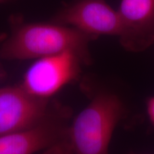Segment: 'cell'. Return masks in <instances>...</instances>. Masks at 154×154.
<instances>
[{
	"label": "cell",
	"mask_w": 154,
	"mask_h": 154,
	"mask_svg": "<svg viewBox=\"0 0 154 154\" xmlns=\"http://www.w3.org/2000/svg\"><path fill=\"white\" fill-rule=\"evenodd\" d=\"M11 33L0 46V57L7 60L39 59L72 51L89 64V43L96 38L80 30L56 22H21L12 17Z\"/></svg>",
	"instance_id": "6da1fadb"
},
{
	"label": "cell",
	"mask_w": 154,
	"mask_h": 154,
	"mask_svg": "<svg viewBox=\"0 0 154 154\" xmlns=\"http://www.w3.org/2000/svg\"><path fill=\"white\" fill-rule=\"evenodd\" d=\"M128 112L117 94L106 89L96 91L69 132L73 154H109L113 132Z\"/></svg>",
	"instance_id": "7a4b0ae2"
},
{
	"label": "cell",
	"mask_w": 154,
	"mask_h": 154,
	"mask_svg": "<svg viewBox=\"0 0 154 154\" xmlns=\"http://www.w3.org/2000/svg\"><path fill=\"white\" fill-rule=\"evenodd\" d=\"M53 22L73 27L97 38L114 36L123 39L125 24L118 10L105 0H77L58 11Z\"/></svg>",
	"instance_id": "3957f363"
},
{
	"label": "cell",
	"mask_w": 154,
	"mask_h": 154,
	"mask_svg": "<svg viewBox=\"0 0 154 154\" xmlns=\"http://www.w3.org/2000/svg\"><path fill=\"white\" fill-rule=\"evenodd\" d=\"M81 64L85 63L72 51L39 58L26 70L21 86L36 97L49 99L76 79L80 73Z\"/></svg>",
	"instance_id": "277c9868"
},
{
	"label": "cell",
	"mask_w": 154,
	"mask_h": 154,
	"mask_svg": "<svg viewBox=\"0 0 154 154\" xmlns=\"http://www.w3.org/2000/svg\"><path fill=\"white\" fill-rule=\"evenodd\" d=\"M49 99L36 97L22 86L0 88V136L31 128L49 119Z\"/></svg>",
	"instance_id": "5b68a950"
},
{
	"label": "cell",
	"mask_w": 154,
	"mask_h": 154,
	"mask_svg": "<svg viewBox=\"0 0 154 154\" xmlns=\"http://www.w3.org/2000/svg\"><path fill=\"white\" fill-rule=\"evenodd\" d=\"M118 11L126 28L120 42L125 49L140 52L154 44V0H121Z\"/></svg>",
	"instance_id": "8992f818"
},
{
	"label": "cell",
	"mask_w": 154,
	"mask_h": 154,
	"mask_svg": "<svg viewBox=\"0 0 154 154\" xmlns=\"http://www.w3.org/2000/svg\"><path fill=\"white\" fill-rule=\"evenodd\" d=\"M64 133L62 125L50 117L36 126L0 136V154H34L53 149Z\"/></svg>",
	"instance_id": "52a82bcc"
},
{
	"label": "cell",
	"mask_w": 154,
	"mask_h": 154,
	"mask_svg": "<svg viewBox=\"0 0 154 154\" xmlns=\"http://www.w3.org/2000/svg\"><path fill=\"white\" fill-rule=\"evenodd\" d=\"M146 110L150 124L154 128V96L146 99Z\"/></svg>",
	"instance_id": "ba28073f"
},
{
	"label": "cell",
	"mask_w": 154,
	"mask_h": 154,
	"mask_svg": "<svg viewBox=\"0 0 154 154\" xmlns=\"http://www.w3.org/2000/svg\"><path fill=\"white\" fill-rule=\"evenodd\" d=\"M5 36H6L2 35V34H0V46H1V44L2 43L3 40L5 39ZM0 59H1V57H0ZM3 76H4V71H3L2 68L1 64H0V79H1Z\"/></svg>",
	"instance_id": "9c48e42d"
},
{
	"label": "cell",
	"mask_w": 154,
	"mask_h": 154,
	"mask_svg": "<svg viewBox=\"0 0 154 154\" xmlns=\"http://www.w3.org/2000/svg\"><path fill=\"white\" fill-rule=\"evenodd\" d=\"M9 1H10V0H0V5H2V4L7 3L9 2Z\"/></svg>",
	"instance_id": "30bf717a"
},
{
	"label": "cell",
	"mask_w": 154,
	"mask_h": 154,
	"mask_svg": "<svg viewBox=\"0 0 154 154\" xmlns=\"http://www.w3.org/2000/svg\"><path fill=\"white\" fill-rule=\"evenodd\" d=\"M130 154H138V153H130Z\"/></svg>",
	"instance_id": "8fae6325"
}]
</instances>
